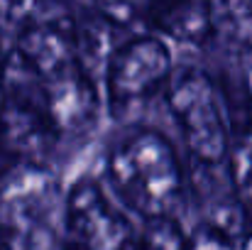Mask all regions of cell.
<instances>
[{
    "instance_id": "16",
    "label": "cell",
    "mask_w": 252,
    "mask_h": 250,
    "mask_svg": "<svg viewBox=\"0 0 252 250\" xmlns=\"http://www.w3.org/2000/svg\"><path fill=\"white\" fill-rule=\"evenodd\" d=\"M243 250H252V233L245 238V243H243Z\"/></svg>"
},
{
    "instance_id": "15",
    "label": "cell",
    "mask_w": 252,
    "mask_h": 250,
    "mask_svg": "<svg viewBox=\"0 0 252 250\" xmlns=\"http://www.w3.org/2000/svg\"><path fill=\"white\" fill-rule=\"evenodd\" d=\"M248 91H250V98H252V64L248 67Z\"/></svg>"
},
{
    "instance_id": "11",
    "label": "cell",
    "mask_w": 252,
    "mask_h": 250,
    "mask_svg": "<svg viewBox=\"0 0 252 250\" xmlns=\"http://www.w3.org/2000/svg\"><path fill=\"white\" fill-rule=\"evenodd\" d=\"M189 236L181 231L174 216L150 218L140 233V250H186Z\"/></svg>"
},
{
    "instance_id": "13",
    "label": "cell",
    "mask_w": 252,
    "mask_h": 250,
    "mask_svg": "<svg viewBox=\"0 0 252 250\" xmlns=\"http://www.w3.org/2000/svg\"><path fill=\"white\" fill-rule=\"evenodd\" d=\"M186 250H235V238L211 223H203L193 236H189Z\"/></svg>"
},
{
    "instance_id": "12",
    "label": "cell",
    "mask_w": 252,
    "mask_h": 250,
    "mask_svg": "<svg viewBox=\"0 0 252 250\" xmlns=\"http://www.w3.org/2000/svg\"><path fill=\"white\" fill-rule=\"evenodd\" d=\"M93 5L113 27H132L150 22L155 0H93Z\"/></svg>"
},
{
    "instance_id": "19",
    "label": "cell",
    "mask_w": 252,
    "mask_h": 250,
    "mask_svg": "<svg viewBox=\"0 0 252 250\" xmlns=\"http://www.w3.org/2000/svg\"><path fill=\"white\" fill-rule=\"evenodd\" d=\"M0 172H2V169H0Z\"/></svg>"
},
{
    "instance_id": "2",
    "label": "cell",
    "mask_w": 252,
    "mask_h": 250,
    "mask_svg": "<svg viewBox=\"0 0 252 250\" xmlns=\"http://www.w3.org/2000/svg\"><path fill=\"white\" fill-rule=\"evenodd\" d=\"M110 179L118 196L150 218L174 216L184 199V177L174 147L152 130L130 135L110 157Z\"/></svg>"
},
{
    "instance_id": "3",
    "label": "cell",
    "mask_w": 252,
    "mask_h": 250,
    "mask_svg": "<svg viewBox=\"0 0 252 250\" xmlns=\"http://www.w3.org/2000/svg\"><path fill=\"white\" fill-rule=\"evenodd\" d=\"M169 110L198 165L228 160L230 133L213 81L198 69H181L167 83Z\"/></svg>"
},
{
    "instance_id": "4",
    "label": "cell",
    "mask_w": 252,
    "mask_h": 250,
    "mask_svg": "<svg viewBox=\"0 0 252 250\" xmlns=\"http://www.w3.org/2000/svg\"><path fill=\"white\" fill-rule=\"evenodd\" d=\"M171 79L169 47L157 37H137L120 47L108 59L103 71L105 96L115 118H127L142 110Z\"/></svg>"
},
{
    "instance_id": "14",
    "label": "cell",
    "mask_w": 252,
    "mask_h": 250,
    "mask_svg": "<svg viewBox=\"0 0 252 250\" xmlns=\"http://www.w3.org/2000/svg\"><path fill=\"white\" fill-rule=\"evenodd\" d=\"M39 0H0V22L5 25H25L34 12Z\"/></svg>"
},
{
    "instance_id": "5",
    "label": "cell",
    "mask_w": 252,
    "mask_h": 250,
    "mask_svg": "<svg viewBox=\"0 0 252 250\" xmlns=\"http://www.w3.org/2000/svg\"><path fill=\"white\" fill-rule=\"evenodd\" d=\"M64 250H140V233L95 181L84 179L66 194Z\"/></svg>"
},
{
    "instance_id": "6",
    "label": "cell",
    "mask_w": 252,
    "mask_h": 250,
    "mask_svg": "<svg viewBox=\"0 0 252 250\" xmlns=\"http://www.w3.org/2000/svg\"><path fill=\"white\" fill-rule=\"evenodd\" d=\"M42 98L49 120L62 135H86L100 113V96L95 79L81 67L42 79Z\"/></svg>"
},
{
    "instance_id": "10",
    "label": "cell",
    "mask_w": 252,
    "mask_h": 250,
    "mask_svg": "<svg viewBox=\"0 0 252 250\" xmlns=\"http://www.w3.org/2000/svg\"><path fill=\"white\" fill-rule=\"evenodd\" d=\"M216 22L238 44L252 47V0H220Z\"/></svg>"
},
{
    "instance_id": "17",
    "label": "cell",
    "mask_w": 252,
    "mask_h": 250,
    "mask_svg": "<svg viewBox=\"0 0 252 250\" xmlns=\"http://www.w3.org/2000/svg\"><path fill=\"white\" fill-rule=\"evenodd\" d=\"M5 59H7V57H2V49H0V79H2V69H5Z\"/></svg>"
},
{
    "instance_id": "7",
    "label": "cell",
    "mask_w": 252,
    "mask_h": 250,
    "mask_svg": "<svg viewBox=\"0 0 252 250\" xmlns=\"http://www.w3.org/2000/svg\"><path fill=\"white\" fill-rule=\"evenodd\" d=\"M17 54L34 69L39 79H49L81 67L74 25L57 20L27 22L17 39Z\"/></svg>"
},
{
    "instance_id": "18",
    "label": "cell",
    "mask_w": 252,
    "mask_h": 250,
    "mask_svg": "<svg viewBox=\"0 0 252 250\" xmlns=\"http://www.w3.org/2000/svg\"><path fill=\"white\" fill-rule=\"evenodd\" d=\"M76 2H93V0H76Z\"/></svg>"
},
{
    "instance_id": "8",
    "label": "cell",
    "mask_w": 252,
    "mask_h": 250,
    "mask_svg": "<svg viewBox=\"0 0 252 250\" xmlns=\"http://www.w3.org/2000/svg\"><path fill=\"white\" fill-rule=\"evenodd\" d=\"M150 25L181 44H206L218 30L211 0H155Z\"/></svg>"
},
{
    "instance_id": "9",
    "label": "cell",
    "mask_w": 252,
    "mask_h": 250,
    "mask_svg": "<svg viewBox=\"0 0 252 250\" xmlns=\"http://www.w3.org/2000/svg\"><path fill=\"white\" fill-rule=\"evenodd\" d=\"M228 177L245 211L252 209V130L240 133L235 140H230Z\"/></svg>"
},
{
    "instance_id": "1",
    "label": "cell",
    "mask_w": 252,
    "mask_h": 250,
    "mask_svg": "<svg viewBox=\"0 0 252 250\" xmlns=\"http://www.w3.org/2000/svg\"><path fill=\"white\" fill-rule=\"evenodd\" d=\"M66 194L39 162H10L0 172L2 250H64Z\"/></svg>"
}]
</instances>
